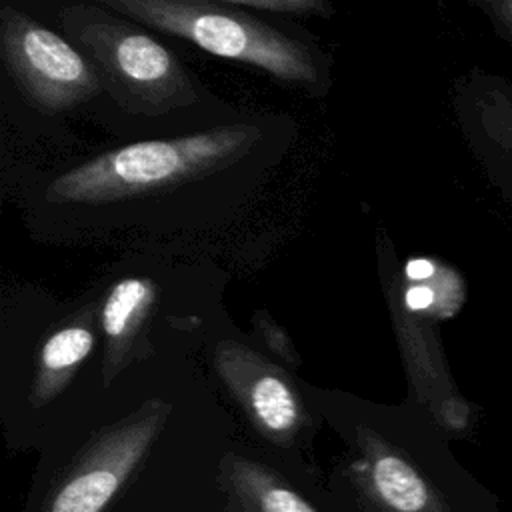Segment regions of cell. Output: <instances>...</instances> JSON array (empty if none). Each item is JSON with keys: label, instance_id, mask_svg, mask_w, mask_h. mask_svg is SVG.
<instances>
[{"label": "cell", "instance_id": "1", "mask_svg": "<svg viewBox=\"0 0 512 512\" xmlns=\"http://www.w3.org/2000/svg\"><path fill=\"white\" fill-rule=\"evenodd\" d=\"M256 138L254 126H220L172 140L128 144L64 172L48 186L46 196L68 204H104L140 196L218 170L240 158Z\"/></svg>", "mask_w": 512, "mask_h": 512}, {"label": "cell", "instance_id": "2", "mask_svg": "<svg viewBox=\"0 0 512 512\" xmlns=\"http://www.w3.org/2000/svg\"><path fill=\"white\" fill-rule=\"evenodd\" d=\"M100 6L184 38L210 54L262 68L282 82H318L316 60L304 44L226 2L102 0Z\"/></svg>", "mask_w": 512, "mask_h": 512}, {"label": "cell", "instance_id": "3", "mask_svg": "<svg viewBox=\"0 0 512 512\" xmlns=\"http://www.w3.org/2000/svg\"><path fill=\"white\" fill-rule=\"evenodd\" d=\"M60 22L86 50L104 88L128 112L162 114L194 100L192 82L176 56L104 6L64 8Z\"/></svg>", "mask_w": 512, "mask_h": 512}, {"label": "cell", "instance_id": "4", "mask_svg": "<svg viewBox=\"0 0 512 512\" xmlns=\"http://www.w3.org/2000/svg\"><path fill=\"white\" fill-rule=\"evenodd\" d=\"M172 406L152 398L104 426L48 490L40 512H104L160 436Z\"/></svg>", "mask_w": 512, "mask_h": 512}, {"label": "cell", "instance_id": "5", "mask_svg": "<svg viewBox=\"0 0 512 512\" xmlns=\"http://www.w3.org/2000/svg\"><path fill=\"white\" fill-rule=\"evenodd\" d=\"M2 54L20 90L46 112L70 110L104 88L94 64L26 14L2 8Z\"/></svg>", "mask_w": 512, "mask_h": 512}, {"label": "cell", "instance_id": "6", "mask_svg": "<svg viewBox=\"0 0 512 512\" xmlns=\"http://www.w3.org/2000/svg\"><path fill=\"white\" fill-rule=\"evenodd\" d=\"M214 364L252 426L274 444H292L306 412L288 374L234 340L216 346Z\"/></svg>", "mask_w": 512, "mask_h": 512}, {"label": "cell", "instance_id": "7", "mask_svg": "<svg viewBox=\"0 0 512 512\" xmlns=\"http://www.w3.org/2000/svg\"><path fill=\"white\" fill-rule=\"evenodd\" d=\"M454 102L478 166L512 210V78L474 68L458 80Z\"/></svg>", "mask_w": 512, "mask_h": 512}, {"label": "cell", "instance_id": "8", "mask_svg": "<svg viewBox=\"0 0 512 512\" xmlns=\"http://www.w3.org/2000/svg\"><path fill=\"white\" fill-rule=\"evenodd\" d=\"M360 460L354 480L380 512H444L442 502L418 468L372 430L358 428Z\"/></svg>", "mask_w": 512, "mask_h": 512}, {"label": "cell", "instance_id": "9", "mask_svg": "<svg viewBox=\"0 0 512 512\" xmlns=\"http://www.w3.org/2000/svg\"><path fill=\"white\" fill-rule=\"evenodd\" d=\"M220 512H316L274 470L238 454H224L218 466Z\"/></svg>", "mask_w": 512, "mask_h": 512}, {"label": "cell", "instance_id": "10", "mask_svg": "<svg viewBox=\"0 0 512 512\" xmlns=\"http://www.w3.org/2000/svg\"><path fill=\"white\" fill-rule=\"evenodd\" d=\"M156 300V286L148 278H122L106 294L100 308V324L106 340L104 380L130 360Z\"/></svg>", "mask_w": 512, "mask_h": 512}, {"label": "cell", "instance_id": "11", "mask_svg": "<svg viewBox=\"0 0 512 512\" xmlns=\"http://www.w3.org/2000/svg\"><path fill=\"white\" fill-rule=\"evenodd\" d=\"M90 322H70L56 330L42 346L30 400L34 406L50 402L70 380L74 370L94 348Z\"/></svg>", "mask_w": 512, "mask_h": 512}, {"label": "cell", "instance_id": "12", "mask_svg": "<svg viewBox=\"0 0 512 512\" xmlns=\"http://www.w3.org/2000/svg\"><path fill=\"white\" fill-rule=\"evenodd\" d=\"M228 6L238 10H258V12H274L282 16H330L332 6L324 0H226Z\"/></svg>", "mask_w": 512, "mask_h": 512}, {"label": "cell", "instance_id": "13", "mask_svg": "<svg viewBox=\"0 0 512 512\" xmlns=\"http://www.w3.org/2000/svg\"><path fill=\"white\" fill-rule=\"evenodd\" d=\"M470 4L486 16L496 36L512 46V0H470Z\"/></svg>", "mask_w": 512, "mask_h": 512}, {"label": "cell", "instance_id": "14", "mask_svg": "<svg viewBox=\"0 0 512 512\" xmlns=\"http://www.w3.org/2000/svg\"><path fill=\"white\" fill-rule=\"evenodd\" d=\"M254 326L258 328V334L260 338L264 340V344L274 350L276 354H280L284 360L292 362V364H298V358L294 354V348L288 340V336L270 320V318H264L262 314L254 316Z\"/></svg>", "mask_w": 512, "mask_h": 512}]
</instances>
